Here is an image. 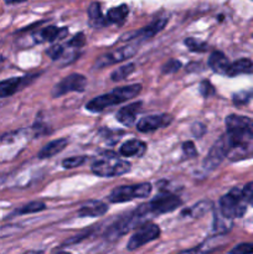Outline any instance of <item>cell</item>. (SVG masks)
I'll return each mask as SVG.
<instances>
[{
	"mask_svg": "<svg viewBox=\"0 0 253 254\" xmlns=\"http://www.w3.org/2000/svg\"><path fill=\"white\" fill-rule=\"evenodd\" d=\"M246 205L247 202L243 197L242 191L240 189H233L220 198V212L230 220L240 218L246 213Z\"/></svg>",
	"mask_w": 253,
	"mask_h": 254,
	"instance_id": "3957f363",
	"label": "cell"
},
{
	"mask_svg": "<svg viewBox=\"0 0 253 254\" xmlns=\"http://www.w3.org/2000/svg\"><path fill=\"white\" fill-rule=\"evenodd\" d=\"M227 127L228 141L231 150L236 148H246L253 140V121L248 117L231 114L225 121Z\"/></svg>",
	"mask_w": 253,
	"mask_h": 254,
	"instance_id": "6da1fadb",
	"label": "cell"
},
{
	"mask_svg": "<svg viewBox=\"0 0 253 254\" xmlns=\"http://www.w3.org/2000/svg\"><path fill=\"white\" fill-rule=\"evenodd\" d=\"M20 227L15 225H7V226H2L0 227V238L4 237H10V236L15 235L16 232H19Z\"/></svg>",
	"mask_w": 253,
	"mask_h": 254,
	"instance_id": "e575fe53",
	"label": "cell"
},
{
	"mask_svg": "<svg viewBox=\"0 0 253 254\" xmlns=\"http://www.w3.org/2000/svg\"><path fill=\"white\" fill-rule=\"evenodd\" d=\"M57 254H69V253H67V252H60V253H57Z\"/></svg>",
	"mask_w": 253,
	"mask_h": 254,
	"instance_id": "b9f144b4",
	"label": "cell"
},
{
	"mask_svg": "<svg viewBox=\"0 0 253 254\" xmlns=\"http://www.w3.org/2000/svg\"><path fill=\"white\" fill-rule=\"evenodd\" d=\"M68 34V30L66 27H56L47 26L34 35V39L36 42H54L56 40L63 39Z\"/></svg>",
	"mask_w": 253,
	"mask_h": 254,
	"instance_id": "2e32d148",
	"label": "cell"
},
{
	"mask_svg": "<svg viewBox=\"0 0 253 254\" xmlns=\"http://www.w3.org/2000/svg\"><path fill=\"white\" fill-rule=\"evenodd\" d=\"M151 185L149 183L136 184V185H123L114 189L108 196L109 201L113 203L128 202V201L134 200V198H144L148 197L151 193Z\"/></svg>",
	"mask_w": 253,
	"mask_h": 254,
	"instance_id": "5b68a950",
	"label": "cell"
},
{
	"mask_svg": "<svg viewBox=\"0 0 253 254\" xmlns=\"http://www.w3.org/2000/svg\"><path fill=\"white\" fill-rule=\"evenodd\" d=\"M213 226H215V231H217V232H225V231L230 230L231 220L230 218L225 217V216L218 211L215 215V225Z\"/></svg>",
	"mask_w": 253,
	"mask_h": 254,
	"instance_id": "484cf974",
	"label": "cell"
},
{
	"mask_svg": "<svg viewBox=\"0 0 253 254\" xmlns=\"http://www.w3.org/2000/svg\"><path fill=\"white\" fill-rule=\"evenodd\" d=\"M140 92V84H129V86L119 87V88L114 89V91L109 92V93L102 94V96L96 97L92 101H89L86 104V109L92 112V113H99V112L104 111L106 108L116 106V104H121L123 102L128 101V99L134 98Z\"/></svg>",
	"mask_w": 253,
	"mask_h": 254,
	"instance_id": "7a4b0ae2",
	"label": "cell"
},
{
	"mask_svg": "<svg viewBox=\"0 0 253 254\" xmlns=\"http://www.w3.org/2000/svg\"><path fill=\"white\" fill-rule=\"evenodd\" d=\"M86 160H87L86 156H72V158L64 159V160L62 161V166H63L64 169L78 168V166H81L82 164L86 163Z\"/></svg>",
	"mask_w": 253,
	"mask_h": 254,
	"instance_id": "83f0119b",
	"label": "cell"
},
{
	"mask_svg": "<svg viewBox=\"0 0 253 254\" xmlns=\"http://www.w3.org/2000/svg\"><path fill=\"white\" fill-rule=\"evenodd\" d=\"M146 151V144L143 143L141 140L138 139H130V140H126L123 145L119 149V153L123 156H128V158H140L145 154Z\"/></svg>",
	"mask_w": 253,
	"mask_h": 254,
	"instance_id": "ac0fdd59",
	"label": "cell"
},
{
	"mask_svg": "<svg viewBox=\"0 0 253 254\" xmlns=\"http://www.w3.org/2000/svg\"><path fill=\"white\" fill-rule=\"evenodd\" d=\"M181 62L178 61V60H170V61L166 62L165 64L163 66V68H161V72H163L164 74H171V73H175V72H178L179 69L181 68Z\"/></svg>",
	"mask_w": 253,
	"mask_h": 254,
	"instance_id": "f1b7e54d",
	"label": "cell"
},
{
	"mask_svg": "<svg viewBox=\"0 0 253 254\" xmlns=\"http://www.w3.org/2000/svg\"><path fill=\"white\" fill-rule=\"evenodd\" d=\"M252 97H253V91L238 92V93L233 94V102H235V104H238V106H240V104L248 103Z\"/></svg>",
	"mask_w": 253,
	"mask_h": 254,
	"instance_id": "f546056e",
	"label": "cell"
},
{
	"mask_svg": "<svg viewBox=\"0 0 253 254\" xmlns=\"http://www.w3.org/2000/svg\"><path fill=\"white\" fill-rule=\"evenodd\" d=\"M68 144V140L66 138H61V139H56V140H52L50 143H47L41 150L39 151L37 156L39 159H50L52 156H55L56 154L61 153L64 148Z\"/></svg>",
	"mask_w": 253,
	"mask_h": 254,
	"instance_id": "d6986e66",
	"label": "cell"
},
{
	"mask_svg": "<svg viewBox=\"0 0 253 254\" xmlns=\"http://www.w3.org/2000/svg\"><path fill=\"white\" fill-rule=\"evenodd\" d=\"M108 211V206L102 201L91 200L84 202L79 207L78 216L79 217H99L103 216Z\"/></svg>",
	"mask_w": 253,
	"mask_h": 254,
	"instance_id": "9a60e30c",
	"label": "cell"
},
{
	"mask_svg": "<svg viewBox=\"0 0 253 254\" xmlns=\"http://www.w3.org/2000/svg\"><path fill=\"white\" fill-rule=\"evenodd\" d=\"M6 4H17V2H22V1H26V0H4Z\"/></svg>",
	"mask_w": 253,
	"mask_h": 254,
	"instance_id": "ab89813d",
	"label": "cell"
},
{
	"mask_svg": "<svg viewBox=\"0 0 253 254\" xmlns=\"http://www.w3.org/2000/svg\"><path fill=\"white\" fill-rule=\"evenodd\" d=\"M184 42H185L186 47L192 52H205L207 50V44L206 42L196 40L193 37H188Z\"/></svg>",
	"mask_w": 253,
	"mask_h": 254,
	"instance_id": "4316f807",
	"label": "cell"
},
{
	"mask_svg": "<svg viewBox=\"0 0 253 254\" xmlns=\"http://www.w3.org/2000/svg\"><path fill=\"white\" fill-rule=\"evenodd\" d=\"M138 49L135 45H130V46H124L122 49L114 50V51L108 52V54L102 55L101 57L97 59L94 62V67L96 68H103V67L111 66V64H117V62H122L126 59H130L136 54Z\"/></svg>",
	"mask_w": 253,
	"mask_h": 254,
	"instance_id": "30bf717a",
	"label": "cell"
},
{
	"mask_svg": "<svg viewBox=\"0 0 253 254\" xmlns=\"http://www.w3.org/2000/svg\"><path fill=\"white\" fill-rule=\"evenodd\" d=\"M46 208V205L44 202H39V201H32V202L26 203L25 206H22L21 208L15 211L16 215H26V213H35L40 212V211H44Z\"/></svg>",
	"mask_w": 253,
	"mask_h": 254,
	"instance_id": "d4e9b609",
	"label": "cell"
},
{
	"mask_svg": "<svg viewBox=\"0 0 253 254\" xmlns=\"http://www.w3.org/2000/svg\"><path fill=\"white\" fill-rule=\"evenodd\" d=\"M253 72V62L248 59H241L231 64L227 76L236 77L238 74H250Z\"/></svg>",
	"mask_w": 253,
	"mask_h": 254,
	"instance_id": "44dd1931",
	"label": "cell"
},
{
	"mask_svg": "<svg viewBox=\"0 0 253 254\" xmlns=\"http://www.w3.org/2000/svg\"><path fill=\"white\" fill-rule=\"evenodd\" d=\"M159 236H160V228H159L158 225H154V223L141 225L130 237L126 248L129 251H135L138 248L143 247L146 243L156 240Z\"/></svg>",
	"mask_w": 253,
	"mask_h": 254,
	"instance_id": "ba28073f",
	"label": "cell"
},
{
	"mask_svg": "<svg viewBox=\"0 0 253 254\" xmlns=\"http://www.w3.org/2000/svg\"><path fill=\"white\" fill-rule=\"evenodd\" d=\"M183 201L180 200V197L176 195H173V193L164 192L159 193L156 197H154L153 200L149 203H145L146 207H148L149 212L154 216L163 215V213L173 212L174 210L181 206Z\"/></svg>",
	"mask_w": 253,
	"mask_h": 254,
	"instance_id": "8992f818",
	"label": "cell"
},
{
	"mask_svg": "<svg viewBox=\"0 0 253 254\" xmlns=\"http://www.w3.org/2000/svg\"><path fill=\"white\" fill-rule=\"evenodd\" d=\"M84 42H86V39H84V35L82 34V32H79V34H77L76 36L72 37L71 40L68 41V46H72V47H82L84 45Z\"/></svg>",
	"mask_w": 253,
	"mask_h": 254,
	"instance_id": "8d00e7d4",
	"label": "cell"
},
{
	"mask_svg": "<svg viewBox=\"0 0 253 254\" xmlns=\"http://www.w3.org/2000/svg\"><path fill=\"white\" fill-rule=\"evenodd\" d=\"M129 7L128 5L122 4L119 6L112 7V9L108 10L107 12V16L104 17L106 19V25L108 24H117L122 25L124 21H126V16H128Z\"/></svg>",
	"mask_w": 253,
	"mask_h": 254,
	"instance_id": "ffe728a7",
	"label": "cell"
},
{
	"mask_svg": "<svg viewBox=\"0 0 253 254\" xmlns=\"http://www.w3.org/2000/svg\"><path fill=\"white\" fill-rule=\"evenodd\" d=\"M230 151V141H228L227 136L223 135L222 138L218 139V140L213 144L212 148L210 149L207 156H206L205 160H203V168H205L206 170H213V169H216L221 163H222V160L226 158V155H227Z\"/></svg>",
	"mask_w": 253,
	"mask_h": 254,
	"instance_id": "9c48e42d",
	"label": "cell"
},
{
	"mask_svg": "<svg viewBox=\"0 0 253 254\" xmlns=\"http://www.w3.org/2000/svg\"><path fill=\"white\" fill-rule=\"evenodd\" d=\"M4 57H2V56H0V64H2V62H4Z\"/></svg>",
	"mask_w": 253,
	"mask_h": 254,
	"instance_id": "60d3db41",
	"label": "cell"
},
{
	"mask_svg": "<svg viewBox=\"0 0 253 254\" xmlns=\"http://www.w3.org/2000/svg\"><path fill=\"white\" fill-rule=\"evenodd\" d=\"M173 122V117L169 114H155V116H148L141 118L136 123V129L141 133H149V131L156 130L161 127H168Z\"/></svg>",
	"mask_w": 253,
	"mask_h": 254,
	"instance_id": "7c38bea8",
	"label": "cell"
},
{
	"mask_svg": "<svg viewBox=\"0 0 253 254\" xmlns=\"http://www.w3.org/2000/svg\"><path fill=\"white\" fill-rule=\"evenodd\" d=\"M191 131H192L193 136L201 138V136L206 133V127L203 126L202 123H195L192 126V128H191Z\"/></svg>",
	"mask_w": 253,
	"mask_h": 254,
	"instance_id": "f35d334b",
	"label": "cell"
},
{
	"mask_svg": "<svg viewBox=\"0 0 253 254\" xmlns=\"http://www.w3.org/2000/svg\"><path fill=\"white\" fill-rule=\"evenodd\" d=\"M87 86V78L81 73H71L55 84L52 88V97H62L69 92H83Z\"/></svg>",
	"mask_w": 253,
	"mask_h": 254,
	"instance_id": "52a82bcc",
	"label": "cell"
},
{
	"mask_svg": "<svg viewBox=\"0 0 253 254\" xmlns=\"http://www.w3.org/2000/svg\"><path fill=\"white\" fill-rule=\"evenodd\" d=\"M200 93L202 94L205 98H207V97H211L212 94H215V88H213V86L211 84L210 81H202L200 83Z\"/></svg>",
	"mask_w": 253,
	"mask_h": 254,
	"instance_id": "d6a6232c",
	"label": "cell"
},
{
	"mask_svg": "<svg viewBox=\"0 0 253 254\" xmlns=\"http://www.w3.org/2000/svg\"><path fill=\"white\" fill-rule=\"evenodd\" d=\"M46 54L50 59L55 61V60H59L62 56V54H63V47L61 45H52L51 47H49L46 50Z\"/></svg>",
	"mask_w": 253,
	"mask_h": 254,
	"instance_id": "1f68e13d",
	"label": "cell"
},
{
	"mask_svg": "<svg viewBox=\"0 0 253 254\" xmlns=\"http://www.w3.org/2000/svg\"><path fill=\"white\" fill-rule=\"evenodd\" d=\"M88 17L89 22L93 26H101V25H106V19L103 17V14H102L101 4L97 1L92 2L88 6Z\"/></svg>",
	"mask_w": 253,
	"mask_h": 254,
	"instance_id": "7402d4cb",
	"label": "cell"
},
{
	"mask_svg": "<svg viewBox=\"0 0 253 254\" xmlns=\"http://www.w3.org/2000/svg\"><path fill=\"white\" fill-rule=\"evenodd\" d=\"M208 66L215 73L227 76L231 64L223 52L213 51L208 57Z\"/></svg>",
	"mask_w": 253,
	"mask_h": 254,
	"instance_id": "e0dca14e",
	"label": "cell"
},
{
	"mask_svg": "<svg viewBox=\"0 0 253 254\" xmlns=\"http://www.w3.org/2000/svg\"><path fill=\"white\" fill-rule=\"evenodd\" d=\"M183 151H184V155L186 158L191 159V158H195L197 155V150H196L195 145H193L192 141H186V143L183 144Z\"/></svg>",
	"mask_w": 253,
	"mask_h": 254,
	"instance_id": "836d02e7",
	"label": "cell"
},
{
	"mask_svg": "<svg viewBox=\"0 0 253 254\" xmlns=\"http://www.w3.org/2000/svg\"><path fill=\"white\" fill-rule=\"evenodd\" d=\"M141 108V102H136V103H131L129 106L123 107L119 109L116 114V119L121 124L126 127H130L135 123L136 114L139 113Z\"/></svg>",
	"mask_w": 253,
	"mask_h": 254,
	"instance_id": "5bb4252c",
	"label": "cell"
},
{
	"mask_svg": "<svg viewBox=\"0 0 253 254\" xmlns=\"http://www.w3.org/2000/svg\"><path fill=\"white\" fill-rule=\"evenodd\" d=\"M27 77H11V78L0 81V98H6L16 93L21 87L27 83Z\"/></svg>",
	"mask_w": 253,
	"mask_h": 254,
	"instance_id": "4fadbf2b",
	"label": "cell"
},
{
	"mask_svg": "<svg viewBox=\"0 0 253 254\" xmlns=\"http://www.w3.org/2000/svg\"><path fill=\"white\" fill-rule=\"evenodd\" d=\"M230 254H253V243H241L236 246Z\"/></svg>",
	"mask_w": 253,
	"mask_h": 254,
	"instance_id": "4dcf8cb0",
	"label": "cell"
},
{
	"mask_svg": "<svg viewBox=\"0 0 253 254\" xmlns=\"http://www.w3.org/2000/svg\"><path fill=\"white\" fill-rule=\"evenodd\" d=\"M210 252H212L211 251V248L208 247L206 243H203V245L198 246L197 248H193V250H189V251H185V252L180 253V254H208Z\"/></svg>",
	"mask_w": 253,
	"mask_h": 254,
	"instance_id": "74e56055",
	"label": "cell"
},
{
	"mask_svg": "<svg viewBox=\"0 0 253 254\" xmlns=\"http://www.w3.org/2000/svg\"><path fill=\"white\" fill-rule=\"evenodd\" d=\"M134 71H135V64H123V66L118 67V68H116L113 72H112L111 79L114 82L122 81V79H126V77L130 76Z\"/></svg>",
	"mask_w": 253,
	"mask_h": 254,
	"instance_id": "cb8c5ba5",
	"label": "cell"
},
{
	"mask_svg": "<svg viewBox=\"0 0 253 254\" xmlns=\"http://www.w3.org/2000/svg\"><path fill=\"white\" fill-rule=\"evenodd\" d=\"M166 24H168V19H158L155 20V21L151 22V24H149L148 26L138 30V31H133V32H129V34L123 35L122 40H123V41H131V40L150 39V37H153L154 35L160 32L161 30L165 27Z\"/></svg>",
	"mask_w": 253,
	"mask_h": 254,
	"instance_id": "8fae6325",
	"label": "cell"
},
{
	"mask_svg": "<svg viewBox=\"0 0 253 254\" xmlns=\"http://www.w3.org/2000/svg\"><path fill=\"white\" fill-rule=\"evenodd\" d=\"M212 207V202L208 200H203L197 202L196 205H193L191 208H188L183 212V215H188L190 217H201L202 215H205L210 208Z\"/></svg>",
	"mask_w": 253,
	"mask_h": 254,
	"instance_id": "603a6c76",
	"label": "cell"
},
{
	"mask_svg": "<svg viewBox=\"0 0 253 254\" xmlns=\"http://www.w3.org/2000/svg\"><path fill=\"white\" fill-rule=\"evenodd\" d=\"M242 193H243V197H245L246 202H247L248 205L253 206V181L252 183H248L247 185L243 188Z\"/></svg>",
	"mask_w": 253,
	"mask_h": 254,
	"instance_id": "d590c367",
	"label": "cell"
},
{
	"mask_svg": "<svg viewBox=\"0 0 253 254\" xmlns=\"http://www.w3.org/2000/svg\"><path fill=\"white\" fill-rule=\"evenodd\" d=\"M130 170V164L126 160H121L116 155L101 159L92 164V173L102 178H113L123 175Z\"/></svg>",
	"mask_w": 253,
	"mask_h": 254,
	"instance_id": "277c9868",
	"label": "cell"
}]
</instances>
